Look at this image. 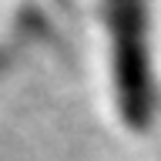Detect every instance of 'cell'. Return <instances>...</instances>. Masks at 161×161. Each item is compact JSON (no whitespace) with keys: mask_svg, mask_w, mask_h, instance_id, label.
I'll use <instances>...</instances> for the list:
<instances>
[{"mask_svg":"<svg viewBox=\"0 0 161 161\" xmlns=\"http://www.w3.org/2000/svg\"><path fill=\"white\" fill-rule=\"evenodd\" d=\"M111 50H114V94L128 124L144 128L154 114V70H151L144 10H111Z\"/></svg>","mask_w":161,"mask_h":161,"instance_id":"1","label":"cell"}]
</instances>
